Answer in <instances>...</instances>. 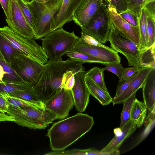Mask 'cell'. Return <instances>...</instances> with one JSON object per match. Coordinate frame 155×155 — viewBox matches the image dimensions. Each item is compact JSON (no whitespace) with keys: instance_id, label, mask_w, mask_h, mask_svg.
<instances>
[{"instance_id":"obj_1","label":"cell","mask_w":155,"mask_h":155,"mask_svg":"<svg viewBox=\"0 0 155 155\" xmlns=\"http://www.w3.org/2000/svg\"><path fill=\"white\" fill-rule=\"evenodd\" d=\"M94 124L92 117L80 112L55 123L46 134L50 148L52 151L64 150L88 132Z\"/></svg>"},{"instance_id":"obj_2","label":"cell","mask_w":155,"mask_h":155,"mask_svg":"<svg viewBox=\"0 0 155 155\" xmlns=\"http://www.w3.org/2000/svg\"><path fill=\"white\" fill-rule=\"evenodd\" d=\"M83 64L70 58L65 61H48L38 83L34 87L38 98L45 104L63 88V76L66 71L71 70L85 72Z\"/></svg>"},{"instance_id":"obj_3","label":"cell","mask_w":155,"mask_h":155,"mask_svg":"<svg viewBox=\"0 0 155 155\" xmlns=\"http://www.w3.org/2000/svg\"><path fill=\"white\" fill-rule=\"evenodd\" d=\"M6 113L13 117L18 125L34 130L45 129L57 119L56 114L45 106L44 108L9 106Z\"/></svg>"},{"instance_id":"obj_4","label":"cell","mask_w":155,"mask_h":155,"mask_svg":"<svg viewBox=\"0 0 155 155\" xmlns=\"http://www.w3.org/2000/svg\"><path fill=\"white\" fill-rule=\"evenodd\" d=\"M44 37L41 39V47L49 61L52 62L62 60L63 55L72 50L79 37L74 31L68 32L62 28L52 31Z\"/></svg>"},{"instance_id":"obj_5","label":"cell","mask_w":155,"mask_h":155,"mask_svg":"<svg viewBox=\"0 0 155 155\" xmlns=\"http://www.w3.org/2000/svg\"><path fill=\"white\" fill-rule=\"evenodd\" d=\"M62 0L56 4L37 2L34 0L25 3L30 10L35 25L36 39H41L51 32V24L59 11Z\"/></svg>"},{"instance_id":"obj_6","label":"cell","mask_w":155,"mask_h":155,"mask_svg":"<svg viewBox=\"0 0 155 155\" xmlns=\"http://www.w3.org/2000/svg\"><path fill=\"white\" fill-rule=\"evenodd\" d=\"M0 32L23 55L43 64L48 61L45 52L35 39L19 35L7 26L0 28Z\"/></svg>"},{"instance_id":"obj_7","label":"cell","mask_w":155,"mask_h":155,"mask_svg":"<svg viewBox=\"0 0 155 155\" xmlns=\"http://www.w3.org/2000/svg\"><path fill=\"white\" fill-rule=\"evenodd\" d=\"M107 6L103 2L89 22L80 27L81 33L93 37L102 44L108 41L109 33L113 25L107 12Z\"/></svg>"},{"instance_id":"obj_8","label":"cell","mask_w":155,"mask_h":155,"mask_svg":"<svg viewBox=\"0 0 155 155\" xmlns=\"http://www.w3.org/2000/svg\"><path fill=\"white\" fill-rule=\"evenodd\" d=\"M108 41L110 42L111 48L126 57L129 66L142 68L140 61L141 50L139 49V45L127 37L114 25L110 30Z\"/></svg>"},{"instance_id":"obj_9","label":"cell","mask_w":155,"mask_h":155,"mask_svg":"<svg viewBox=\"0 0 155 155\" xmlns=\"http://www.w3.org/2000/svg\"><path fill=\"white\" fill-rule=\"evenodd\" d=\"M45 66L21 54L12 60L10 67L25 83L34 87L40 79Z\"/></svg>"},{"instance_id":"obj_10","label":"cell","mask_w":155,"mask_h":155,"mask_svg":"<svg viewBox=\"0 0 155 155\" xmlns=\"http://www.w3.org/2000/svg\"><path fill=\"white\" fill-rule=\"evenodd\" d=\"M83 52L98 58L104 65L114 62H120L121 58L118 52L108 46L102 47L88 44L79 37L73 50Z\"/></svg>"},{"instance_id":"obj_11","label":"cell","mask_w":155,"mask_h":155,"mask_svg":"<svg viewBox=\"0 0 155 155\" xmlns=\"http://www.w3.org/2000/svg\"><path fill=\"white\" fill-rule=\"evenodd\" d=\"M45 106L54 113L57 119H63L68 116L74 105L71 91L63 88L45 103Z\"/></svg>"},{"instance_id":"obj_12","label":"cell","mask_w":155,"mask_h":155,"mask_svg":"<svg viewBox=\"0 0 155 155\" xmlns=\"http://www.w3.org/2000/svg\"><path fill=\"white\" fill-rule=\"evenodd\" d=\"M10 15L9 19L6 20L8 26L19 35L36 39L35 32L24 17L17 0H10Z\"/></svg>"},{"instance_id":"obj_13","label":"cell","mask_w":155,"mask_h":155,"mask_svg":"<svg viewBox=\"0 0 155 155\" xmlns=\"http://www.w3.org/2000/svg\"><path fill=\"white\" fill-rule=\"evenodd\" d=\"M74 76L75 83L71 91L74 105L77 110L82 113L88 104L91 94L85 82V72H77Z\"/></svg>"},{"instance_id":"obj_14","label":"cell","mask_w":155,"mask_h":155,"mask_svg":"<svg viewBox=\"0 0 155 155\" xmlns=\"http://www.w3.org/2000/svg\"><path fill=\"white\" fill-rule=\"evenodd\" d=\"M137 128L135 123L130 120L123 127L114 130L115 136L101 152L106 155L120 154L119 148L123 143L135 131Z\"/></svg>"},{"instance_id":"obj_15","label":"cell","mask_w":155,"mask_h":155,"mask_svg":"<svg viewBox=\"0 0 155 155\" xmlns=\"http://www.w3.org/2000/svg\"><path fill=\"white\" fill-rule=\"evenodd\" d=\"M107 5V12L115 27L137 44L140 48V40L139 27H134L129 24L117 13L114 7L108 4Z\"/></svg>"},{"instance_id":"obj_16","label":"cell","mask_w":155,"mask_h":155,"mask_svg":"<svg viewBox=\"0 0 155 155\" xmlns=\"http://www.w3.org/2000/svg\"><path fill=\"white\" fill-rule=\"evenodd\" d=\"M83 0H62L61 6L51 24L52 31L72 21L73 14Z\"/></svg>"},{"instance_id":"obj_17","label":"cell","mask_w":155,"mask_h":155,"mask_svg":"<svg viewBox=\"0 0 155 155\" xmlns=\"http://www.w3.org/2000/svg\"><path fill=\"white\" fill-rule=\"evenodd\" d=\"M102 0H83L74 12L72 21L81 27L87 23L97 11Z\"/></svg>"},{"instance_id":"obj_18","label":"cell","mask_w":155,"mask_h":155,"mask_svg":"<svg viewBox=\"0 0 155 155\" xmlns=\"http://www.w3.org/2000/svg\"><path fill=\"white\" fill-rule=\"evenodd\" d=\"M153 68L146 67L142 68L139 70L136 77L126 89L118 97L113 99V106L123 103L133 93L142 88L147 77Z\"/></svg>"},{"instance_id":"obj_19","label":"cell","mask_w":155,"mask_h":155,"mask_svg":"<svg viewBox=\"0 0 155 155\" xmlns=\"http://www.w3.org/2000/svg\"><path fill=\"white\" fill-rule=\"evenodd\" d=\"M142 87L143 103L147 109L150 112L155 111V68L148 75Z\"/></svg>"},{"instance_id":"obj_20","label":"cell","mask_w":155,"mask_h":155,"mask_svg":"<svg viewBox=\"0 0 155 155\" xmlns=\"http://www.w3.org/2000/svg\"><path fill=\"white\" fill-rule=\"evenodd\" d=\"M85 81L90 94L103 106L110 104L113 101L108 91L102 89L90 78L85 77Z\"/></svg>"},{"instance_id":"obj_21","label":"cell","mask_w":155,"mask_h":155,"mask_svg":"<svg viewBox=\"0 0 155 155\" xmlns=\"http://www.w3.org/2000/svg\"><path fill=\"white\" fill-rule=\"evenodd\" d=\"M147 108L143 102L135 99L130 114V120L134 121L137 127H141L146 117Z\"/></svg>"},{"instance_id":"obj_22","label":"cell","mask_w":155,"mask_h":155,"mask_svg":"<svg viewBox=\"0 0 155 155\" xmlns=\"http://www.w3.org/2000/svg\"><path fill=\"white\" fill-rule=\"evenodd\" d=\"M0 52L5 61L10 66L11 61L14 58L22 54L0 32Z\"/></svg>"},{"instance_id":"obj_23","label":"cell","mask_w":155,"mask_h":155,"mask_svg":"<svg viewBox=\"0 0 155 155\" xmlns=\"http://www.w3.org/2000/svg\"><path fill=\"white\" fill-rule=\"evenodd\" d=\"M139 28L140 35V50L147 48L148 37L147 32V16L143 8L140 11L139 17Z\"/></svg>"},{"instance_id":"obj_24","label":"cell","mask_w":155,"mask_h":155,"mask_svg":"<svg viewBox=\"0 0 155 155\" xmlns=\"http://www.w3.org/2000/svg\"><path fill=\"white\" fill-rule=\"evenodd\" d=\"M45 155H106L95 148H91L85 149H73L68 150L54 151L47 153Z\"/></svg>"},{"instance_id":"obj_25","label":"cell","mask_w":155,"mask_h":155,"mask_svg":"<svg viewBox=\"0 0 155 155\" xmlns=\"http://www.w3.org/2000/svg\"><path fill=\"white\" fill-rule=\"evenodd\" d=\"M155 43L150 47L141 50L140 61L142 68H155Z\"/></svg>"},{"instance_id":"obj_26","label":"cell","mask_w":155,"mask_h":155,"mask_svg":"<svg viewBox=\"0 0 155 155\" xmlns=\"http://www.w3.org/2000/svg\"><path fill=\"white\" fill-rule=\"evenodd\" d=\"M6 99L9 106L21 107H33L44 108L45 107V104H40L26 101L19 98L9 96L7 94L1 95Z\"/></svg>"},{"instance_id":"obj_27","label":"cell","mask_w":155,"mask_h":155,"mask_svg":"<svg viewBox=\"0 0 155 155\" xmlns=\"http://www.w3.org/2000/svg\"><path fill=\"white\" fill-rule=\"evenodd\" d=\"M0 64L3 67L4 71L2 82L25 83L4 60H0Z\"/></svg>"},{"instance_id":"obj_28","label":"cell","mask_w":155,"mask_h":155,"mask_svg":"<svg viewBox=\"0 0 155 155\" xmlns=\"http://www.w3.org/2000/svg\"><path fill=\"white\" fill-rule=\"evenodd\" d=\"M104 68L94 67L85 73V76L91 79L102 89L108 91L104 80Z\"/></svg>"},{"instance_id":"obj_29","label":"cell","mask_w":155,"mask_h":155,"mask_svg":"<svg viewBox=\"0 0 155 155\" xmlns=\"http://www.w3.org/2000/svg\"><path fill=\"white\" fill-rule=\"evenodd\" d=\"M66 54L73 61L82 63H99L104 65L99 59L87 54L72 50Z\"/></svg>"},{"instance_id":"obj_30","label":"cell","mask_w":155,"mask_h":155,"mask_svg":"<svg viewBox=\"0 0 155 155\" xmlns=\"http://www.w3.org/2000/svg\"><path fill=\"white\" fill-rule=\"evenodd\" d=\"M136 93L134 92L123 103L124 106L120 115V126L121 129L130 120V114L133 103L136 98Z\"/></svg>"},{"instance_id":"obj_31","label":"cell","mask_w":155,"mask_h":155,"mask_svg":"<svg viewBox=\"0 0 155 155\" xmlns=\"http://www.w3.org/2000/svg\"><path fill=\"white\" fill-rule=\"evenodd\" d=\"M34 87L26 83H0V95L20 90H29Z\"/></svg>"},{"instance_id":"obj_32","label":"cell","mask_w":155,"mask_h":155,"mask_svg":"<svg viewBox=\"0 0 155 155\" xmlns=\"http://www.w3.org/2000/svg\"><path fill=\"white\" fill-rule=\"evenodd\" d=\"M7 94L11 96L28 101L40 104H45L38 98L34 89L29 90L18 91Z\"/></svg>"},{"instance_id":"obj_33","label":"cell","mask_w":155,"mask_h":155,"mask_svg":"<svg viewBox=\"0 0 155 155\" xmlns=\"http://www.w3.org/2000/svg\"><path fill=\"white\" fill-rule=\"evenodd\" d=\"M146 120L147 124L144 131L140 136L134 147L136 146L142 141L153 128L155 125V111L150 112V114L147 118Z\"/></svg>"},{"instance_id":"obj_34","label":"cell","mask_w":155,"mask_h":155,"mask_svg":"<svg viewBox=\"0 0 155 155\" xmlns=\"http://www.w3.org/2000/svg\"><path fill=\"white\" fill-rule=\"evenodd\" d=\"M147 48L155 43V18L147 16Z\"/></svg>"},{"instance_id":"obj_35","label":"cell","mask_w":155,"mask_h":155,"mask_svg":"<svg viewBox=\"0 0 155 155\" xmlns=\"http://www.w3.org/2000/svg\"><path fill=\"white\" fill-rule=\"evenodd\" d=\"M17 3L27 22L33 30L35 33L36 28L31 14L26 4L22 0H17Z\"/></svg>"},{"instance_id":"obj_36","label":"cell","mask_w":155,"mask_h":155,"mask_svg":"<svg viewBox=\"0 0 155 155\" xmlns=\"http://www.w3.org/2000/svg\"><path fill=\"white\" fill-rule=\"evenodd\" d=\"M146 1V0H128L127 10L139 17L141 10Z\"/></svg>"},{"instance_id":"obj_37","label":"cell","mask_w":155,"mask_h":155,"mask_svg":"<svg viewBox=\"0 0 155 155\" xmlns=\"http://www.w3.org/2000/svg\"><path fill=\"white\" fill-rule=\"evenodd\" d=\"M105 68H104V71L106 70L112 72L116 75L119 79H122V74L124 69L120 62H114L107 64Z\"/></svg>"},{"instance_id":"obj_38","label":"cell","mask_w":155,"mask_h":155,"mask_svg":"<svg viewBox=\"0 0 155 155\" xmlns=\"http://www.w3.org/2000/svg\"><path fill=\"white\" fill-rule=\"evenodd\" d=\"M119 14L129 24L134 27H139V17L136 15L127 10Z\"/></svg>"},{"instance_id":"obj_39","label":"cell","mask_w":155,"mask_h":155,"mask_svg":"<svg viewBox=\"0 0 155 155\" xmlns=\"http://www.w3.org/2000/svg\"><path fill=\"white\" fill-rule=\"evenodd\" d=\"M114 7L118 14L127 10V5L125 0H102Z\"/></svg>"},{"instance_id":"obj_40","label":"cell","mask_w":155,"mask_h":155,"mask_svg":"<svg viewBox=\"0 0 155 155\" xmlns=\"http://www.w3.org/2000/svg\"><path fill=\"white\" fill-rule=\"evenodd\" d=\"M138 72L135 73L127 80H124L122 79L119 80L117 86L116 93L114 98H116L119 96L126 89L136 77Z\"/></svg>"},{"instance_id":"obj_41","label":"cell","mask_w":155,"mask_h":155,"mask_svg":"<svg viewBox=\"0 0 155 155\" xmlns=\"http://www.w3.org/2000/svg\"><path fill=\"white\" fill-rule=\"evenodd\" d=\"M155 0H147L142 8L144 10L147 16L155 18Z\"/></svg>"},{"instance_id":"obj_42","label":"cell","mask_w":155,"mask_h":155,"mask_svg":"<svg viewBox=\"0 0 155 155\" xmlns=\"http://www.w3.org/2000/svg\"><path fill=\"white\" fill-rule=\"evenodd\" d=\"M80 37L81 39L85 43L93 45L102 47H106V46L101 43L93 37L88 35L81 33Z\"/></svg>"},{"instance_id":"obj_43","label":"cell","mask_w":155,"mask_h":155,"mask_svg":"<svg viewBox=\"0 0 155 155\" xmlns=\"http://www.w3.org/2000/svg\"><path fill=\"white\" fill-rule=\"evenodd\" d=\"M143 68H136L133 67L124 68L122 74V79L126 80L129 79L135 73L138 72Z\"/></svg>"},{"instance_id":"obj_44","label":"cell","mask_w":155,"mask_h":155,"mask_svg":"<svg viewBox=\"0 0 155 155\" xmlns=\"http://www.w3.org/2000/svg\"><path fill=\"white\" fill-rule=\"evenodd\" d=\"M0 3L6 16V20H9L11 13L10 0H0Z\"/></svg>"},{"instance_id":"obj_45","label":"cell","mask_w":155,"mask_h":155,"mask_svg":"<svg viewBox=\"0 0 155 155\" xmlns=\"http://www.w3.org/2000/svg\"><path fill=\"white\" fill-rule=\"evenodd\" d=\"M74 74H71L66 78L63 88L71 90L75 83Z\"/></svg>"},{"instance_id":"obj_46","label":"cell","mask_w":155,"mask_h":155,"mask_svg":"<svg viewBox=\"0 0 155 155\" xmlns=\"http://www.w3.org/2000/svg\"><path fill=\"white\" fill-rule=\"evenodd\" d=\"M9 107L6 98L3 96L0 95V110L3 113L5 114Z\"/></svg>"},{"instance_id":"obj_47","label":"cell","mask_w":155,"mask_h":155,"mask_svg":"<svg viewBox=\"0 0 155 155\" xmlns=\"http://www.w3.org/2000/svg\"><path fill=\"white\" fill-rule=\"evenodd\" d=\"M3 121L14 122L15 121L14 117L7 114L0 113V122Z\"/></svg>"},{"instance_id":"obj_48","label":"cell","mask_w":155,"mask_h":155,"mask_svg":"<svg viewBox=\"0 0 155 155\" xmlns=\"http://www.w3.org/2000/svg\"><path fill=\"white\" fill-rule=\"evenodd\" d=\"M4 74V71L3 67L0 64V83L2 82V78Z\"/></svg>"},{"instance_id":"obj_49","label":"cell","mask_w":155,"mask_h":155,"mask_svg":"<svg viewBox=\"0 0 155 155\" xmlns=\"http://www.w3.org/2000/svg\"><path fill=\"white\" fill-rule=\"evenodd\" d=\"M62 0H48L47 2L51 3L56 4L61 1Z\"/></svg>"},{"instance_id":"obj_50","label":"cell","mask_w":155,"mask_h":155,"mask_svg":"<svg viewBox=\"0 0 155 155\" xmlns=\"http://www.w3.org/2000/svg\"><path fill=\"white\" fill-rule=\"evenodd\" d=\"M35 2L40 3H44L47 2L48 0H34Z\"/></svg>"},{"instance_id":"obj_51","label":"cell","mask_w":155,"mask_h":155,"mask_svg":"<svg viewBox=\"0 0 155 155\" xmlns=\"http://www.w3.org/2000/svg\"><path fill=\"white\" fill-rule=\"evenodd\" d=\"M25 3H28L31 2L34 0H22Z\"/></svg>"},{"instance_id":"obj_52","label":"cell","mask_w":155,"mask_h":155,"mask_svg":"<svg viewBox=\"0 0 155 155\" xmlns=\"http://www.w3.org/2000/svg\"><path fill=\"white\" fill-rule=\"evenodd\" d=\"M0 60H4L0 52Z\"/></svg>"},{"instance_id":"obj_53","label":"cell","mask_w":155,"mask_h":155,"mask_svg":"<svg viewBox=\"0 0 155 155\" xmlns=\"http://www.w3.org/2000/svg\"><path fill=\"white\" fill-rule=\"evenodd\" d=\"M2 113V112L0 110V113ZM3 114H4V113H3Z\"/></svg>"}]
</instances>
